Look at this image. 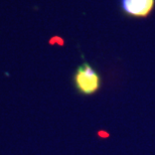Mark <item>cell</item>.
I'll return each mask as SVG.
<instances>
[{"label": "cell", "mask_w": 155, "mask_h": 155, "mask_svg": "<svg viewBox=\"0 0 155 155\" xmlns=\"http://www.w3.org/2000/svg\"><path fill=\"white\" fill-rule=\"evenodd\" d=\"M101 74L92 64L84 61L77 68L73 75V85L78 94L90 97L100 91L102 88Z\"/></svg>", "instance_id": "obj_1"}, {"label": "cell", "mask_w": 155, "mask_h": 155, "mask_svg": "<svg viewBox=\"0 0 155 155\" xmlns=\"http://www.w3.org/2000/svg\"><path fill=\"white\" fill-rule=\"evenodd\" d=\"M120 10L129 18H146L155 8V0H119Z\"/></svg>", "instance_id": "obj_2"}]
</instances>
